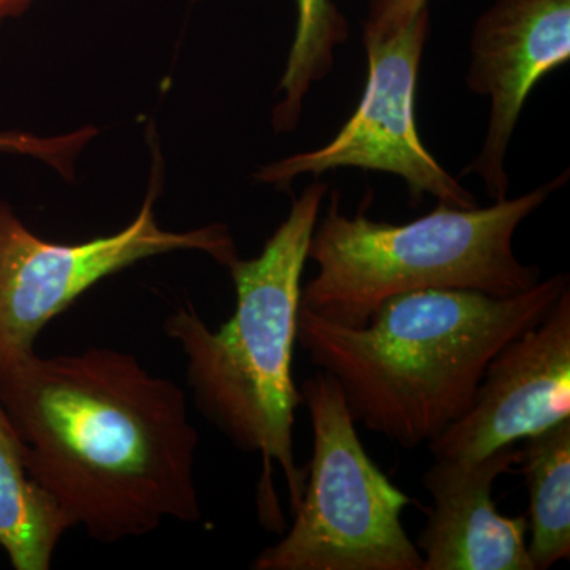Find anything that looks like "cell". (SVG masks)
I'll return each instance as SVG.
<instances>
[{"label":"cell","instance_id":"cell-1","mask_svg":"<svg viewBox=\"0 0 570 570\" xmlns=\"http://www.w3.org/2000/svg\"><path fill=\"white\" fill-rule=\"evenodd\" d=\"M28 474L70 528L102 543L202 519L187 395L127 352H36L0 366Z\"/></svg>","mask_w":570,"mask_h":570},{"label":"cell","instance_id":"cell-2","mask_svg":"<svg viewBox=\"0 0 570 570\" xmlns=\"http://www.w3.org/2000/svg\"><path fill=\"white\" fill-rule=\"evenodd\" d=\"M570 287L564 273L530 291L409 292L346 326L299 307L296 343L343 392L355 423L414 450L466 414L491 358L549 314Z\"/></svg>","mask_w":570,"mask_h":570},{"label":"cell","instance_id":"cell-3","mask_svg":"<svg viewBox=\"0 0 570 570\" xmlns=\"http://www.w3.org/2000/svg\"><path fill=\"white\" fill-rule=\"evenodd\" d=\"M328 186L309 184L291 213L249 261L228 266L236 291L234 316L217 332L193 306L165 318L164 332L186 355L187 384L198 411L236 449L261 455L258 520L283 534L285 520L273 482L283 469L292 515L302 502L306 466L296 464L294 425L303 396L292 376L302 276Z\"/></svg>","mask_w":570,"mask_h":570},{"label":"cell","instance_id":"cell-4","mask_svg":"<svg viewBox=\"0 0 570 570\" xmlns=\"http://www.w3.org/2000/svg\"><path fill=\"white\" fill-rule=\"evenodd\" d=\"M569 181V170L531 193L489 208L439 204L407 224L341 212V194H330L317 220L307 261L317 275L302 288L299 307L346 326H363L377 307L409 292L450 288L512 296L530 291L542 269L524 265L513 250L517 228Z\"/></svg>","mask_w":570,"mask_h":570},{"label":"cell","instance_id":"cell-5","mask_svg":"<svg viewBox=\"0 0 570 570\" xmlns=\"http://www.w3.org/2000/svg\"><path fill=\"white\" fill-rule=\"evenodd\" d=\"M313 426L306 485L283 538L254 570H422L403 527L412 499L367 455L340 384L318 371L299 389Z\"/></svg>","mask_w":570,"mask_h":570},{"label":"cell","instance_id":"cell-6","mask_svg":"<svg viewBox=\"0 0 570 570\" xmlns=\"http://www.w3.org/2000/svg\"><path fill=\"white\" fill-rule=\"evenodd\" d=\"M153 146L151 181L137 217L122 230L91 242H47L26 227L0 198V366L32 354L41 330L69 309L105 277L146 258L200 250L228 268L236 258L227 225L209 224L187 232L164 230L156 219L163 190L159 145Z\"/></svg>","mask_w":570,"mask_h":570},{"label":"cell","instance_id":"cell-7","mask_svg":"<svg viewBox=\"0 0 570 570\" xmlns=\"http://www.w3.org/2000/svg\"><path fill=\"white\" fill-rule=\"evenodd\" d=\"M430 32V9H425L393 39L363 40L367 81L352 118L322 148L258 168L255 181L285 189L296 176L318 178L330 170L360 168L403 178L414 208L426 194L450 208L479 206L478 198L444 170L419 137L415 92Z\"/></svg>","mask_w":570,"mask_h":570},{"label":"cell","instance_id":"cell-8","mask_svg":"<svg viewBox=\"0 0 570 570\" xmlns=\"http://www.w3.org/2000/svg\"><path fill=\"white\" fill-rule=\"evenodd\" d=\"M570 419V287L483 371L463 417L428 444L434 460H479Z\"/></svg>","mask_w":570,"mask_h":570},{"label":"cell","instance_id":"cell-9","mask_svg":"<svg viewBox=\"0 0 570 570\" xmlns=\"http://www.w3.org/2000/svg\"><path fill=\"white\" fill-rule=\"evenodd\" d=\"M570 59V0H494L472 29L469 91L490 97L482 151L461 175H478L494 202L509 194L505 156L535 85Z\"/></svg>","mask_w":570,"mask_h":570},{"label":"cell","instance_id":"cell-10","mask_svg":"<svg viewBox=\"0 0 570 570\" xmlns=\"http://www.w3.org/2000/svg\"><path fill=\"white\" fill-rule=\"evenodd\" d=\"M519 460L515 445L479 460H434L422 479L433 499L417 539L422 570H534L528 515H501L493 499L494 482Z\"/></svg>","mask_w":570,"mask_h":570},{"label":"cell","instance_id":"cell-11","mask_svg":"<svg viewBox=\"0 0 570 570\" xmlns=\"http://www.w3.org/2000/svg\"><path fill=\"white\" fill-rule=\"evenodd\" d=\"M71 530L61 510L28 474L24 448L0 403V549L17 570H48Z\"/></svg>","mask_w":570,"mask_h":570},{"label":"cell","instance_id":"cell-12","mask_svg":"<svg viewBox=\"0 0 570 570\" xmlns=\"http://www.w3.org/2000/svg\"><path fill=\"white\" fill-rule=\"evenodd\" d=\"M519 464L530 493L528 543L534 570L570 557V419L524 439Z\"/></svg>","mask_w":570,"mask_h":570},{"label":"cell","instance_id":"cell-13","mask_svg":"<svg viewBox=\"0 0 570 570\" xmlns=\"http://www.w3.org/2000/svg\"><path fill=\"white\" fill-rule=\"evenodd\" d=\"M348 39V22L333 0H296V31L272 111L276 134L294 132L311 88L333 69L335 50Z\"/></svg>","mask_w":570,"mask_h":570},{"label":"cell","instance_id":"cell-14","mask_svg":"<svg viewBox=\"0 0 570 570\" xmlns=\"http://www.w3.org/2000/svg\"><path fill=\"white\" fill-rule=\"evenodd\" d=\"M97 134L99 129L92 126L55 137H40L20 130H0V153L32 157L47 164L67 181H71L78 157Z\"/></svg>","mask_w":570,"mask_h":570},{"label":"cell","instance_id":"cell-15","mask_svg":"<svg viewBox=\"0 0 570 570\" xmlns=\"http://www.w3.org/2000/svg\"><path fill=\"white\" fill-rule=\"evenodd\" d=\"M367 17L363 40L387 41L404 31L428 9V0H366Z\"/></svg>","mask_w":570,"mask_h":570},{"label":"cell","instance_id":"cell-16","mask_svg":"<svg viewBox=\"0 0 570 570\" xmlns=\"http://www.w3.org/2000/svg\"><path fill=\"white\" fill-rule=\"evenodd\" d=\"M36 0H0V26L3 22L21 17L24 11L31 9Z\"/></svg>","mask_w":570,"mask_h":570}]
</instances>
